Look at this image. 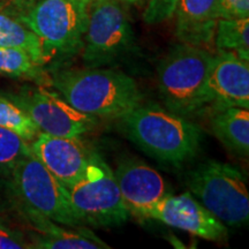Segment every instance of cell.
I'll list each match as a JSON object with an SVG mask.
<instances>
[{"instance_id":"22","label":"cell","mask_w":249,"mask_h":249,"mask_svg":"<svg viewBox=\"0 0 249 249\" xmlns=\"http://www.w3.org/2000/svg\"><path fill=\"white\" fill-rule=\"evenodd\" d=\"M178 0H148L143 21L147 24H158L169 20L174 15Z\"/></svg>"},{"instance_id":"26","label":"cell","mask_w":249,"mask_h":249,"mask_svg":"<svg viewBox=\"0 0 249 249\" xmlns=\"http://www.w3.org/2000/svg\"><path fill=\"white\" fill-rule=\"evenodd\" d=\"M126 6H136V7H141L144 4H147L148 0H123Z\"/></svg>"},{"instance_id":"6","label":"cell","mask_w":249,"mask_h":249,"mask_svg":"<svg viewBox=\"0 0 249 249\" xmlns=\"http://www.w3.org/2000/svg\"><path fill=\"white\" fill-rule=\"evenodd\" d=\"M66 189L82 225L113 227L128 220L130 211L123 200L113 171L95 152L85 176Z\"/></svg>"},{"instance_id":"27","label":"cell","mask_w":249,"mask_h":249,"mask_svg":"<svg viewBox=\"0 0 249 249\" xmlns=\"http://www.w3.org/2000/svg\"><path fill=\"white\" fill-rule=\"evenodd\" d=\"M91 1H92V0H91Z\"/></svg>"},{"instance_id":"15","label":"cell","mask_w":249,"mask_h":249,"mask_svg":"<svg viewBox=\"0 0 249 249\" xmlns=\"http://www.w3.org/2000/svg\"><path fill=\"white\" fill-rule=\"evenodd\" d=\"M24 217L36 229L30 248L37 249H108L107 242L85 226H58L57 223L31 211L22 210Z\"/></svg>"},{"instance_id":"14","label":"cell","mask_w":249,"mask_h":249,"mask_svg":"<svg viewBox=\"0 0 249 249\" xmlns=\"http://www.w3.org/2000/svg\"><path fill=\"white\" fill-rule=\"evenodd\" d=\"M174 15L176 36L180 43L207 50L213 45L219 20L218 0H178Z\"/></svg>"},{"instance_id":"8","label":"cell","mask_w":249,"mask_h":249,"mask_svg":"<svg viewBox=\"0 0 249 249\" xmlns=\"http://www.w3.org/2000/svg\"><path fill=\"white\" fill-rule=\"evenodd\" d=\"M11 177L12 192L21 210L31 211L66 226H85L71 208L68 192L40 160L29 152L14 167Z\"/></svg>"},{"instance_id":"7","label":"cell","mask_w":249,"mask_h":249,"mask_svg":"<svg viewBox=\"0 0 249 249\" xmlns=\"http://www.w3.org/2000/svg\"><path fill=\"white\" fill-rule=\"evenodd\" d=\"M134 48V33L123 0H92L82 46L85 67L116 64Z\"/></svg>"},{"instance_id":"10","label":"cell","mask_w":249,"mask_h":249,"mask_svg":"<svg viewBox=\"0 0 249 249\" xmlns=\"http://www.w3.org/2000/svg\"><path fill=\"white\" fill-rule=\"evenodd\" d=\"M139 217L160 220L166 225L180 229L209 241H225L227 226L194 198L191 193L171 195L170 193L134 213Z\"/></svg>"},{"instance_id":"16","label":"cell","mask_w":249,"mask_h":249,"mask_svg":"<svg viewBox=\"0 0 249 249\" xmlns=\"http://www.w3.org/2000/svg\"><path fill=\"white\" fill-rule=\"evenodd\" d=\"M210 127L214 136L233 154H249V112L244 107L213 108Z\"/></svg>"},{"instance_id":"11","label":"cell","mask_w":249,"mask_h":249,"mask_svg":"<svg viewBox=\"0 0 249 249\" xmlns=\"http://www.w3.org/2000/svg\"><path fill=\"white\" fill-rule=\"evenodd\" d=\"M31 151L62 186H73L85 176L93 152L80 138L53 136L39 132L31 141Z\"/></svg>"},{"instance_id":"18","label":"cell","mask_w":249,"mask_h":249,"mask_svg":"<svg viewBox=\"0 0 249 249\" xmlns=\"http://www.w3.org/2000/svg\"><path fill=\"white\" fill-rule=\"evenodd\" d=\"M0 48H18L39 64L45 65L38 37L20 18L0 9Z\"/></svg>"},{"instance_id":"13","label":"cell","mask_w":249,"mask_h":249,"mask_svg":"<svg viewBox=\"0 0 249 249\" xmlns=\"http://www.w3.org/2000/svg\"><path fill=\"white\" fill-rule=\"evenodd\" d=\"M113 173L130 213L169 194L163 177L139 160L132 158L123 161Z\"/></svg>"},{"instance_id":"9","label":"cell","mask_w":249,"mask_h":249,"mask_svg":"<svg viewBox=\"0 0 249 249\" xmlns=\"http://www.w3.org/2000/svg\"><path fill=\"white\" fill-rule=\"evenodd\" d=\"M6 97L13 101L31 118L39 132L53 136L80 138L96 127L95 118L77 111L58 92L44 87H24L18 92L8 93Z\"/></svg>"},{"instance_id":"25","label":"cell","mask_w":249,"mask_h":249,"mask_svg":"<svg viewBox=\"0 0 249 249\" xmlns=\"http://www.w3.org/2000/svg\"><path fill=\"white\" fill-rule=\"evenodd\" d=\"M38 0H0V9L18 18L24 17Z\"/></svg>"},{"instance_id":"5","label":"cell","mask_w":249,"mask_h":249,"mask_svg":"<svg viewBox=\"0 0 249 249\" xmlns=\"http://www.w3.org/2000/svg\"><path fill=\"white\" fill-rule=\"evenodd\" d=\"M191 194L224 225L247 226L249 194L244 174L238 167L217 160L205 161L187 178Z\"/></svg>"},{"instance_id":"19","label":"cell","mask_w":249,"mask_h":249,"mask_svg":"<svg viewBox=\"0 0 249 249\" xmlns=\"http://www.w3.org/2000/svg\"><path fill=\"white\" fill-rule=\"evenodd\" d=\"M213 45L218 51H230L249 61V18H219Z\"/></svg>"},{"instance_id":"12","label":"cell","mask_w":249,"mask_h":249,"mask_svg":"<svg viewBox=\"0 0 249 249\" xmlns=\"http://www.w3.org/2000/svg\"><path fill=\"white\" fill-rule=\"evenodd\" d=\"M205 105L213 108H249V61L230 51H218L213 57L207 82Z\"/></svg>"},{"instance_id":"1","label":"cell","mask_w":249,"mask_h":249,"mask_svg":"<svg viewBox=\"0 0 249 249\" xmlns=\"http://www.w3.org/2000/svg\"><path fill=\"white\" fill-rule=\"evenodd\" d=\"M51 86L68 104L95 119H120L143 98L133 77L102 67L58 71Z\"/></svg>"},{"instance_id":"3","label":"cell","mask_w":249,"mask_h":249,"mask_svg":"<svg viewBox=\"0 0 249 249\" xmlns=\"http://www.w3.org/2000/svg\"><path fill=\"white\" fill-rule=\"evenodd\" d=\"M213 57L209 50L180 43L161 59L157 86L167 110L186 117L205 107Z\"/></svg>"},{"instance_id":"23","label":"cell","mask_w":249,"mask_h":249,"mask_svg":"<svg viewBox=\"0 0 249 249\" xmlns=\"http://www.w3.org/2000/svg\"><path fill=\"white\" fill-rule=\"evenodd\" d=\"M30 248V242L22 232L0 222V249Z\"/></svg>"},{"instance_id":"21","label":"cell","mask_w":249,"mask_h":249,"mask_svg":"<svg viewBox=\"0 0 249 249\" xmlns=\"http://www.w3.org/2000/svg\"><path fill=\"white\" fill-rule=\"evenodd\" d=\"M29 152L31 149L26 140L0 127V176L9 177L18 161Z\"/></svg>"},{"instance_id":"17","label":"cell","mask_w":249,"mask_h":249,"mask_svg":"<svg viewBox=\"0 0 249 249\" xmlns=\"http://www.w3.org/2000/svg\"><path fill=\"white\" fill-rule=\"evenodd\" d=\"M0 75L30 80L40 86H51V77L44 71V65L18 48H0Z\"/></svg>"},{"instance_id":"4","label":"cell","mask_w":249,"mask_h":249,"mask_svg":"<svg viewBox=\"0 0 249 249\" xmlns=\"http://www.w3.org/2000/svg\"><path fill=\"white\" fill-rule=\"evenodd\" d=\"M91 0H38L20 18L42 44L45 64L82 50Z\"/></svg>"},{"instance_id":"24","label":"cell","mask_w":249,"mask_h":249,"mask_svg":"<svg viewBox=\"0 0 249 249\" xmlns=\"http://www.w3.org/2000/svg\"><path fill=\"white\" fill-rule=\"evenodd\" d=\"M219 18H249V0H218Z\"/></svg>"},{"instance_id":"2","label":"cell","mask_w":249,"mask_h":249,"mask_svg":"<svg viewBox=\"0 0 249 249\" xmlns=\"http://www.w3.org/2000/svg\"><path fill=\"white\" fill-rule=\"evenodd\" d=\"M121 132L151 158L179 165L197 154L202 130L185 116L158 107L133 108L119 119Z\"/></svg>"},{"instance_id":"20","label":"cell","mask_w":249,"mask_h":249,"mask_svg":"<svg viewBox=\"0 0 249 249\" xmlns=\"http://www.w3.org/2000/svg\"><path fill=\"white\" fill-rule=\"evenodd\" d=\"M0 127L12 130L27 142L33 141L39 133L31 118L6 96H0Z\"/></svg>"}]
</instances>
